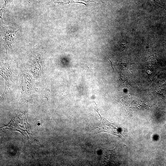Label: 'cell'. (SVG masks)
I'll return each mask as SVG.
<instances>
[{"label":"cell","instance_id":"obj_1","mask_svg":"<svg viewBox=\"0 0 166 166\" xmlns=\"http://www.w3.org/2000/svg\"><path fill=\"white\" fill-rule=\"evenodd\" d=\"M94 102L96 105L97 108V110L95 109V110L97 112L101 117L100 123L97 128L98 129V132H107L121 137V133L119 128L112 123H110L105 118L101 115L98 110L97 105L94 101Z\"/></svg>","mask_w":166,"mask_h":166},{"label":"cell","instance_id":"obj_2","mask_svg":"<svg viewBox=\"0 0 166 166\" xmlns=\"http://www.w3.org/2000/svg\"><path fill=\"white\" fill-rule=\"evenodd\" d=\"M2 30L3 38L6 45L8 46L10 45L14 42L15 35L17 31L4 24L2 26Z\"/></svg>","mask_w":166,"mask_h":166},{"label":"cell","instance_id":"obj_3","mask_svg":"<svg viewBox=\"0 0 166 166\" xmlns=\"http://www.w3.org/2000/svg\"><path fill=\"white\" fill-rule=\"evenodd\" d=\"M94 1L91 0H50L48 5L53 4H68L73 3H79L87 6L92 3Z\"/></svg>","mask_w":166,"mask_h":166},{"label":"cell","instance_id":"obj_4","mask_svg":"<svg viewBox=\"0 0 166 166\" xmlns=\"http://www.w3.org/2000/svg\"><path fill=\"white\" fill-rule=\"evenodd\" d=\"M14 0H4L5 4L3 5L2 9L6 8L9 6L13 4Z\"/></svg>","mask_w":166,"mask_h":166},{"label":"cell","instance_id":"obj_5","mask_svg":"<svg viewBox=\"0 0 166 166\" xmlns=\"http://www.w3.org/2000/svg\"><path fill=\"white\" fill-rule=\"evenodd\" d=\"M154 1L156 3L159 4H160L161 1V0H152Z\"/></svg>","mask_w":166,"mask_h":166},{"label":"cell","instance_id":"obj_6","mask_svg":"<svg viewBox=\"0 0 166 166\" xmlns=\"http://www.w3.org/2000/svg\"><path fill=\"white\" fill-rule=\"evenodd\" d=\"M108 60H109L110 61V62L111 63V66H112V68H113V69L114 70V69H113V66H112V62L110 60H109V59H108Z\"/></svg>","mask_w":166,"mask_h":166},{"label":"cell","instance_id":"obj_7","mask_svg":"<svg viewBox=\"0 0 166 166\" xmlns=\"http://www.w3.org/2000/svg\"><path fill=\"white\" fill-rule=\"evenodd\" d=\"M164 112L165 113H166V110L165 111H164Z\"/></svg>","mask_w":166,"mask_h":166}]
</instances>
